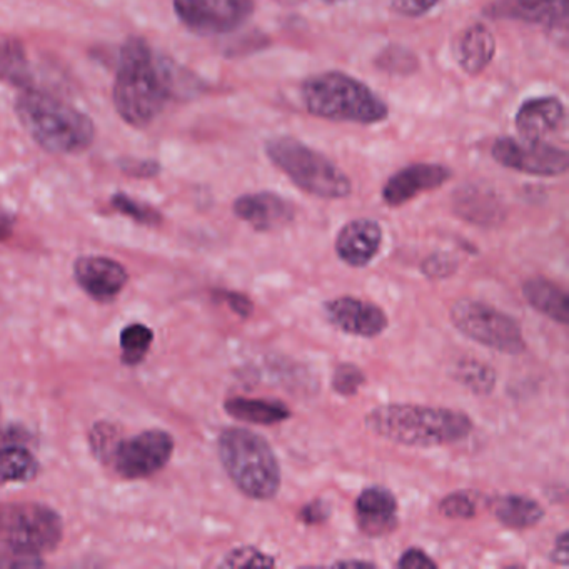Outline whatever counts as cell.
<instances>
[{
  "label": "cell",
  "mask_w": 569,
  "mask_h": 569,
  "mask_svg": "<svg viewBox=\"0 0 569 569\" xmlns=\"http://www.w3.org/2000/svg\"><path fill=\"white\" fill-rule=\"evenodd\" d=\"M78 284L91 298L106 302L114 299L128 284V271L114 259L102 256H84L74 264Z\"/></svg>",
  "instance_id": "9a60e30c"
},
{
  "label": "cell",
  "mask_w": 569,
  "mask_h": 569,
  "mask_svg": "<svg viewBox=\"0 0 569 569\" xmlns=\"http://www.w3.org/2000/svg\"><path fill=\"white\" fill-rule=\"evenodd\" d=\"M456 379L478 396L491 395L496 388V372L491 366L476 359H462L456 366Z\"/></svg>",
  "instance_id": "4316f807"
},
{
  "label": "cell",
  "mask_w": 569,
  "mask_h": 569,
  "mask_svg": "<svg viewBox=\"0 0 569 569\" xmlns=\"http://www.w3.org/2000/svg\"><path fill=\"white\" fill-rule=\"evenodd\" d=\"M376 64H378L381 71L391 72V74L408 76L418 69V59H416L415 54L409 52L408 49L391 46V48L381 52Z\"/></svg>",
  "instance_id": "f1b7e54d"
},
{
  "label": "cell",
  "mask_w": 569,
  "mask_h": 569,
  "mask_svg": "<svg viewBox=\"0 0 569 569\" xmlns=\"http://www.w3.org/2000/svg\"><path fill=\"white\" fill-rule=\"evenodd\" d=\"M219 458L236 488L256 501H269L281 489L278 456L268 439L244 428H228L219 436Z\"/></svg>",
  "instance_id": "5b68a950"
},
{
  "label": "cell",
  "mask_w": 569,
  "mask_h": 569,
  "mask_svg": "<svg viewBox=\"0 0 569 569\" xmlns=\"http://www.w3.org/2000/svg\"><path fill=\"white\" fill-rule=\"evenodd\" d=\"M335 566L336 568H376L375 562L356 561V559H351V561H338Z\"/></svg>",
  "instance_id": "b9f144b4"
},
{
  "label": "cell",
  "mask_w": 569,
  "mask_h": 569,
  "mask_svg": "<svg viewBox=\"0 0 569 569\" xmlns=\"http://www.w3.org/2000/svg\"><path fill=\"white\" fill-rule=\"evenodd\" d=\"M491 19L528 22L566 31L568 0H496L485 9Z\"/></svg>",
  "instance_id": "5bb4252c"
},
{
  "label": "cell",
  "mask_w": 569,
  "mask_h": 569,
  "mask_svg": "<svg viewBox=\"0 0 569 569\" xmlns=\"http://www.w3.org/2000/svg\"><path fill=\"white\" fill-rule=\"evenodd\" d=\"M389 4L399 14L419 18L431 12L439 4V0H389Z\"/></svg>",
  "instance_id": "e575fe53"
},
{
  "label": "cell",
  "mask_w": 569,
  "mask_h": 569,
  "mask_svg": "<svg viewBox=\"0 0 569 569\" xmlns=\"http://www.w3.org/2000/svg\"><path fill=\"white\" fill-rule=\"evenodd\" d=\"M274 565L276 559L271 555H266L254 546L234 549L221 562L224 568H272Z\"/></svg>",
  "instance_id": "4dcf8cb0"
},
{
  "label": "cell",
  "mask_w": 569,
  "mask_h": 569,
  "mask_svg": "<svg viewBox=\"0 0 569 569\" xmlns=\"http://www.w3.org/2000/svg\"><path fill=\"white\" fill-rule=\"evenodd\" d=\"M495 516L509 529H529L545 518V509L536 499L521 495H506L496 501Z\"/></svg>",
  "instance_id": "cb8c5ba5"
},
{
  "label": "cell",
  "mask_w": 569,
  "mask_h": 569,
  "mask_svg": "<svg viewBox=\"0 0 569 569\" xmlns=\"http://www.w3.org/2000/svg\"><path fill=\"white\" fill-rule=\"evenodd\" d=\"M112 208L128 218L134 219L139 224L159 226L162 221V216L159 214L151 206L142 204V202L134 201L126 194H116L111 199Z\"/></svg>",
  "instance_id": "f546056e"
},
{
  "label": "cell",
  "mask_w": 569,
  "mask_h": 569,
  "mask_svg": "<svg viewBox=\"0 0 569 569\" xmlns=\"http://www.w3.org/2000/svg\"><path fill=\"white\" fill-rule=\"evenodd\" d=\"M366 385L365 372L361 368L356 365H339L336 368L335 376H332V388L338 395L351 398V396L358 395L359 389Z\"/></svg>",
  "instance_id": "1f68e13d"
},
{
  "label": "cell",
  "mask_w": 569,
  "mask_h": 569,
  "mask_svg": "<svg viewBox=\"0 0 569 569\" xmlns=\"http://www.w3.org/2000/svg\"><path fill=\"white\" fill-rule=\"evenodd\" d=\"M566 108L556 96L526 101L516 112L515 124L522 138L542 139L565 124Z\"/></svg>",
  "instance_id": "ffe728a7"
},
{
  "label": "cell",
  "mask_w": 569,
  "mask_h": 569,
  "mask_svg": "<svg viewBox=\"0 0 569 569\" xmlns=\"http://www.w3.org/2000/svg\"><path fill=\"white\" fill-rule=\"evenodd\" d=\"M421 271L429 279H446L458 271V261L445 252H435L422 261Z\"/></svg>",
  "instance_id": "836d02e7"
},
{
  "label": "cell",
  "mask_w": 569,
  "mask_h": 569,
  "mask_svg": "<svg viewBox=\"0 0 569 569\" xmlns=\"http://www.w3.org/2000/svg\"><path fill=\"white\" fill-rule=\"evenodd\" d=\"M266 154L295 186L321 199H345L352 192V182L335 162L291 136L266 142Z\"/></svg>",
  "instance_id": "8992f818"
},
{
  "label": "cell",
  "mask_w": 569,
  "mask_h": 569,
  "mask_svg": "<svg viewBox=\"0 0 569 569\" xmlns=\"http://www.w3.org/2000/svg\"><path fill=\"white\" fill-rule=\"evenodd\" d=\"M174 452V439L161 429L139 432L112 446L111 459L118 475L126 479L149 478L161 471Z\"/></svg>",
  "instance_id": "30bf717a"
},
{
  "label": "cell",
  "mask_w": 569,
  "mask_h": 569,
  "mask_svg": "<svg viewBox=\"0 0 569 569\" xmlns=\"http://www.w3.org/2000/svg\"><path fill=\"white\" fill-rule=\"evenodd\" d=\"M451 169L442 164L418 162L392 174L382 188V199L389 208H401L422 192L435 191L451 179Z\"/></svg>",
  "instance_id": "4fadbf2b"
},
{
  "label": "cell",
  "mask_w": 569,
  "mask_h": 569,
  "mask_svg": "<svg viewBox=\"0 0 569 569\" xmlns=\"http://www.w3.org/2000/svg\"><path fill=\"white\" fill-rule=\"evenodd\" d=\"M495 54V36L486 26H469L455 41V58L466 74H481L491 64Z\"/></svg>",
  "instance_id": "44dd1931"
},
{
  "label": "cell",
  "mask_w": 569,
  "mask_h": 569,
  "mask_svg": "<svg viewBox=\"0 0 569 569\" xmlns=\"http://www.w3.org/2000/svg\"><path fill=\"white\" fill-rule=\"evenodd\" d=\"M152 339H154L152 329L148 328V326L139 325V322L122 329V361L129 366L139 365L148 355L149 349H151Z\"/></svg>",
  "instance_id": "83f0119b"
},
{
  "label": "cell",
  "mask_w": 569,
  "mask_h": 569,
  "mask_svg": "<svg viewBox=\"0 0 569 569\" xmlns=\"http://www.w3.org/2000/svg\"><path fill=\"white\" fill-rule=\"evenodd\" d=\"M234 214L259 232L284 228L295 219V208L274 192L262 191L236 199Z\"/></svg>",
  "instance_id": "2e32d148"
},
{
  "label": "cell",
  "mask_w": 569,
  "mask_h": 569,
  "mask_svg": "<svg viewBox=\"0 0 569 569\" xmlns=\"http://www.w3.org/2000/svg\"><path fill=\"white\" fill-rule=\"evenodd\" d=\"M122 171L132 178H156L161 172V166L148 159H122L119 162Z\"/></svg>",
  "instance_id": "d590c367"
},
{
  "label": "cell",
  "mask_w": 569,
  "mask_h": 569,
  "mask_svg": "<svg viewBox=\"0 0 569 569\" xmlns=\"http://www.w3.org/2000/svg\"><path fill=\"white\" fill-rule=\"evenodd\" d=\"M329 515H331V508L328 502L322 499H315L309 501L308 505L302 506L299 511V521L305 522L308 526L322 525L328 521Z\"/></svg>",
  "instance_id": "8d00e7d4"
},
{
  "label": "cell",
  "mask_w": 569,
  "mask_h": 569,
  "mask_svg": "<svg viewBox=\"0 0 569 569\" xmlns=\"http://www.w3.org/2000/svg\"><path fill=\"white\" fill-rule=\"evenodd\" d=\"M38 472V459L28 449L16 445L0 448V485L31 481Z\"/></svg>",
  "instance_id": "484cf974"
},
{
  "label": "cell",
  "mask_w": 569,
  "mask_h": 569,
  "mask_svg": "<svg viewBox=\"0 0 569 569\" xmlns=\"http://www.w3.org/2000/svg\"><path fill=\"white\" fill-rule=\"evenodd\" d=\"M382 229L372 219H355L339 231L336 252L351 268H366L381 251Z\"/></svg>",
  "instance_id": "e0dca14e"
},
{
  "label": "cell",
  "mask_w": 569,
  "mask_h": 569,
  "mask_svg": "<svg viewBox=\"0 0 569 569\" xmlns=\"http://www.w3.org/2000/svg\"><path fill=\"white\" fill-rule=\"evenodd\" d=\"M61 516L38 502H0V542L19 555L38 556L58 548Z\"/></svg>",
  "instance_id": "52a82bcc"
},
{
  "label": "cell",
  "mask_w": 569,
  "mask_h": 569,
  "mask_svg": "<svg viewBox=\"0 0 569 569\" xmlns=\"http://www.w3.org/2000/svg\"><path fill=\"white\" fill-rule=\"evenodd\" d=\"M326 2H339V0H326Z\"/></svg>",
  "instance_id": "7bdbcfd3"
},
{
  "label": "cell",
  "mask_w": 569,
  "mask_h": 569,
  "mask_svg": "<svg viewBox=\"0 0 569 569\" xmlns=\"http://www.w3.org/2000/svg\"><path fill=\"white\" fill-rule=\"evenodd\" d=\"M301 98L309 114L328 121L378 124L389 116L388 104L371 88L338 71L306 79Z\"/></svg>",
  "instance_id": "277c9868"
},
{
  "label": "cell",
  "mask_w": 569,
  "mask_h": 569,
  "mask_svg": "<svg viewBox=\"0 0 569 569\" xmlns=\"http://www.w3.org/2000/svg\"><path fill=\"white\" fill-rule=\"evenodd\" d=\"M219 298L241 318H251L252 311H254V305L248 296L241 295V292L221 291Z\"/></svg>",
  "instance_id": "f35d334b"
},
{
  "label": "cell",
  "mask_w": 569,
  "mask_h": 569,
  "mask_svg": "<svg viewBox=\"0 0 569 569\" xmlns=\"http://www.w3.org/2000/svg\"><path fill=\"white\" fill-rule=\"evenodd\" d=\"M325 311L331 325L339 331L358 338H376L382 335L389 325L388 316L379 306L352 296L326 301Z\"/></svg>",
  "instance_id": "7c38bea8"
},
{
  "label": "cell",
  "mask_w": 569,
  "mask_h": 569,
  "mask_svg": "<svg viewBox=\"0 0 569 569\" xmlns=\"http://www.w3.org/2000/svg\"><path fill=\"white\" fill-rule=\"evenodd\" d=\"M0 81L24 91L32 88L28 52L19 39H0Z\"/></svg>",
  "instance_id": "d4e9b609"
},
{
  "label": "cell",
  "mask_w": 569,
  "mask_h": 569,
  "mask_svg": "<svg viewBox=\"0 0 569 569\" xmlns=\"http://www.w3.org/2000/svg\"><path fill=\"white\" fill-rule=\"evenodd\" d=\"M492 159L502 168L522 172L529 176L565 174L569 168V156L565 149L549 144L545 139L531 138H499L492 144Z\"/></svg>",
  "instance_id": "9c48e42d"
},
{
  "label": "cell",
  "mask_w": 569,
  "mask_h": 569,
  "mask_svg": "<svg viewBox=\"0 0 569 569\" xmlns=\"http://www.w3.org/2000/svg\"><path fill=\"white\" fill-rule=\"evenodd\" d=\"M16 112L29 136L52 154H79L94 142L91 119L54 96L26 89L16 102Z\"/></svg>",
  "instance_id": "3957f363"
},
{
  "label": "cell",
  "mask_w": 569,
  "mask_h": 569,
  "mask_svg": "<svg viewBox=\"0 0 569 569\" xmlns=\"http://www.w3.org/2000/svg\"><path fill=\"white\" fill-rule=\"evenodd\" d=\"M396 566L399 569H436L438 562L429 558L422 549L409 548L408 551L402 552Z\"/></svg>",
  "instance_id": "74e56055"
},
{
  "label": "cell",
  "mask_w": 569,
  "mask_h": 569,
  "mask_svg": "<svg viewBox=\"0 0 569 569\" xmlns=\"http://www.w3.org/2000/svg\"><path fill=\"white\" fill-rule=\"evenodd\" d=\"M439 511L449 519H471L476 516V502L466 492H451L442 499Z\"/></svg>",
  "instance_id": "d6a6232c"
},
{
  "label": "cell",
  "mask_w": 569,
  "mask_h": 569,
  "mask_svg": "<svg viewBox=\"0 0 569 569\" xmlns=\"http://www.w3.org/2000/svg\"><path fill=\"white\" fill-rule=\"evenodd\" d=\"M366 426L379 438L411 448L455 445L472 431L466 412L419 405L378 406L366 416Z\"/></svg>",
  "instance_id": "7a4b0ae2"
},
{
  "label": "cell",
  "mask_w": 569,
  "mask_h": 569,
  "mask_svg": "<svg viewBox=\"0 0 569 569\" xmlns=\"http://www.w3.org/2000/svg\"><path fill=\"white\" fill-rule=\"evenodd\" d=\"M355 508L359 528L371 538L389 535L398 526V499L381 486L366 488L356 499Z\"/></svg>",
  "instance_id": "ac0fdd59"
},
{
  "label": "cell",
  "mask_w": 569,
  "mask_h": 569,
  "mask_svg": "<svg viewBox=\"0 0 569 569\" xmlns=\"http://www.w3.org/2000/svg\"><path fill=\"white\" fill-rule=\"evenodd\" d=\"M569 541L568 531H562L561 535L556 539L555 549L551 551V561L556 565L568 566L569 565Z\"/></svg>",
  "instance_id": "ab89813d"
},
{
  "label": "cell",
  "mask_w": 569,
  "mask_h": 569,
  "mask_svg": "<svg viewBox=\"0 0 569 569\" xmlns=\"http://www.w3.org/2000/svg\"><path fill=\"white\" fill-rule=\"evenodd\" d=\"M526 302L552 321L568 325V295L565 289L545 278L528 279L522 286Z\"/></svg>",
  "instance_id": "7402d4cb"
},
{
  "label": "cell",
  "mask_w": 569,
  "mask_h": 569,
  "mask_svg": "<svg viewBox=\"0 0 569 569\" xmlns=\"http://www.w3.org/2000/svg\"><path fill=\"white\" fill-rule=\"evenodd\" d=\"M226 412L236 421L249 425L272 426L291 418L288 406L268 399L231 398L224 402Z\"/></svg>",
  "instance_id": "603a6c76"
},
{
  "label": "cell",
  "mask_w": 569,
  "mask_h": 569,
  "mask_svg": "<svg viewBox=\"0 0 569 569\" xmlns=\"http://www.w3.org/2000/svg\"><path fill=\"white\" fill-rule=\"evenodd\" d=\"M201 91L202 82L192 72L154 54L144 39L131 38L122 46L114 106L128 124L146 128L171 99L192 98Z\"/></svg>",
  "instance_id": "6da1fadb"
},
{
  "label": "cell",
  "mask_w": 569,
  "mask_h": 569,
  "mask_svg": "<svg viewBox=\"0 0 569 569\" xmlns=\"http://www.w3.org/2000/svg\"><path fill=\"white\" fill-rule=\"evenodd\" d=\"M179 21L196 34H229L254 12V0H174Z\"/></svg>",
  "instance_id": "8fae6325"
},
{
  "label": "cell",
  "mask_w": 569,
  "mask_h": 569,
  "mask_svg": "<svg viewBox=\"0 0 569 569\" xmlns=\"http://www.w3.org/2000/svg\"><path fill=\"white\" fill-rule=\"evenodd\" d=\"M455 212L471 224L492 228L506 218V206L491 188L478 184L459 188L455 194Z\"/></svg>",
  "instance_id": "d6986e66"
},
{
  "label": "cell",
  "mask_w": 569,
  "mask_h": 569,
  "mask_svg": "<svg viewBox=\"0 0 569 569\" xmlns=\"http://www.w3.org/2000/svg\"><path fill=\"white\" fill-rule=\"evenodd\" d=\"M452 325L461 335L492 351L518 356L525 352L521 326L511 316L476 299H458L449 311Z\"/></svg>",
  "instance_id": "ba28073f"
},
{
  "label": "cell",
  "mask_w": 569,
  "mask_h": 569,
  "mask_svg": "<svg viewBox=\"0 0 569 569\" xmlns=\"http://www.w3.org/2000/svg\"><path fill=\"white\" fill-rule=\"evenodd\" d=\"M12 226H14L12 219L0 212V241L8 239L12 234Z\"/></svg>",
  "instance_id": "60d3db41"
}]
</instances>
